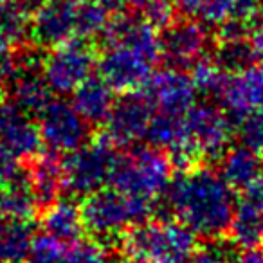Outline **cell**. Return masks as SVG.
<instances>
[{
  "instance_id": "24",
  "label": "cell",
  "mask_w": 263,
  "mask_h": 263,
  "mask_svg": "<svg viewBox=\"0 0 263 263\" xmlns=\"http://www.w3.org/2000/svg\"><path fill=\"white\" fill-rule=\"evenodd\" d=\"M215 60L226 72L233 74L254 67L258 58L251 42V33L240 36H220L215 49Z\"/></svg>"
},
{
  "instance_id": "10",
  "label": "cell",
  "mask_w": 263,
  "mask_h": 263,
  "mask_svg": "<svg viewBox=\"0 0 263 263\" xmlns=\"http://www.w3.org/2000/svg\"><path fill=\"white\" fill-rule=\"evenodd\" d=\"M42 143L51 154H70L88 141L90 123L83 119L72 103L52 99L38 119Z\"/></svg>"
},
{
  "instance_id": "42",
  "label": "cell",
  "mask_w": 263,
  "mask_h": 263,
  "mask_svg": "<svg viewBox=\"0 0 263 263\" xmlns=\"http://www.w3.org/2000/svg\"><path fill=\"white\" fill-rule=\"evenodd\" d=\"M4 98H6V87H4V81L0 80V105H2Z\"/></svg>"
},
{
  "instance_id": "22",
  "label": "cell",
  "mask_w": 263,
  "mask_h": 263,
  "mask_svg": "<svg viewBox=\"0 0 263 263\" xmlns=\"http://www.w3.org/2000/svg\"><path fill=\"white\" fill-rule=\"evenodd\" d=\"M38 208V200L31 190L27 173H20L0 187V218L31 220Z\"/></svg>"
},
{
  "instance_id": "15",
  "label": "cell",
  "mask_w": 263,
  "mask_h": 263,
  "mask_svg": "<svg viewBox=\"0 0 263 263\" xmlns=\"http://www.w3.org/2000/svg\"><path fill=\"white\" fill-rule=\"evenodd\" d=\"M218 99L234 123L249 114L263 110V69L251 67L227 76Z\"/></svg>"
},
{
  "instance_id": "20",
  "label": "cell",
  "mask_w": 263,
  "mask_h": 263,
  "mask_svg": "<svg viewBox=\"0 0 263 263\" xmlns=\"http://www.w3.org/2000/svg\"><path fill=\"white\" fill-rule=\"evenodd\" d=\"M27 179L38 200V205H44V208L58 200L62 191L65 190L62 161H58L56 154H51V152L47 155H36L33 159Z\"/></svg>"
},
{
  "instance_id": "26",
  "label": "cell",
  "mask_w": 263,
  "mask_h": 263,
  "mask_svg": "<svg viewBox=\"0 0 263 263\" xmlns=\"http://www.w3.org/2000/svg\"><path fill=\"white\" fill-rule=\"evenodd\" d=\"M184 137V116L155 112L146 134V141L150 146L166 150L168 154L175 152L180 146Z\"/></svg>"
},
{
  "instance_id": "33",
  "label": "cell",
  "mask_w": 263,
  "mask_h": 263,
  "mask_svg": "<svg viewBox=\"0 0 263 263\" xmlns=\"http://www.w3.org/2000/svg\"><path fill=\"white\" fill-rule=\"evenodd\" d=\"M70 263H114L106 252L103 241H83L72 245V261Z\"/></svg>"
},
{
  "instance_id": "6",
  "label": "cell",
  "mask_w": 263,
  "mask_h": 263,
  "mask_svg": "<svg viewBox=\"0 0 263 263\" xmlns=\"http://www.w3.org/2000/svg\"><path fill=\"white\" fill-rule=\"evenodd\" d=\"M172 159L161 148H136L119 157L110 184L128 197L157 204L172 184Z\"/></svg>"
},
{
  "instance_id": "32",
  "label": "cell",
  "mask_w": 263,
  "mask_h": 263,
  "mask_svg": "<svg viewBox=\"0 0 263 263\" xmlns=\"http://www.w3.org/2000/svg\"><path fill=\"white\" fill-rule=\"evenodd\" d=\"M175 11L172 0H150V4L143 9V18L155 29H166L175 22Z\"/></svg>"
},
{
  "instance_id": "34",
  "label": "cell",
  "mask_w": 263,
  "mask_h": 263,
  "mask_svg": "<svg viewBox=\"0 0 263 263\" xmlns=\"http://www.w3.org/2000/svg\"><path fill=\"white\" fill-rule=\"evenodd\" d=\"M20 175L18 161L9 155L4 148H0V187Z\"/></svg>"
},
{
  "instance_id": "4",
  "label": "cell",
  "mask_w": 263,
  "mask_h": 263,
  "mask_svg": "<svg viewBox=\"0 0 263 263\" xmlns=\"http://www.w3.org/2000/svg\"><path fill=\"white\" fill-rule=\"evenodd\" d=\"M233 137V119L215 105H195L184 116V137L170 154L173 166L190 168L198 159H220Z\"/></svg>"
},
{
  "instance_id": "23",
  "label": "cell",
  "mask_w": 263,
  "mask_h": 263,
  "mask_svg": "<svg viewBox=\"0 0 263 263\" xmlns=\"http://www.w3.org/2000/svg\"><path fill=\"white\" fill-rule=\"evenodd\" d=\"M229 234L233 243L240 249L258 247L263 243V211L247 197L236 204Z\"/></svg>"
},
{
  "instance_id": "1",
  "label": "cell",
  "mask_w": 263,
  "mask_h": 263,
  "mask_svg": "<svg viewBox=\"0 0 263 263\" xmlns=\"http://www.w3.org/2000/svg\"><path fill=\"white\" fill-rule=\"evenodd\" d=\"M164 198L168 211L205 240H218L229 233L238 204L234 187L211 168L186 170L175 175Z\"/></svg>"
},
{
  "instance_id": "14",
  "label": "cell",
  "mask_w": 263,
  "mask_h": 263,
  "mask_svg": "<svg viewBox=\"0 0 263 263\" xmlns=\"http://www.w3.org/2000/svg\"><path fill=\"white\" fill-rule=\"evenodd\" d=\"M29 33L40 47H58L76 36V2L49 0L31 18Z\"/></svg>"
},
{
  "instance_id": "43",
  "label": "cell",
  "mask_w": 263,
  "mask_h": 263,
  "mask_svg": "<svg viewBox=\"0 0 263 263\" xmlns=\"http://www.w3.org/2000/svg\"><path fill=\"white\" fill-rule=\"evenodd\" d=\"M56 2H80V0H56Z\"/></svg>"
},
{
  "instance_id": "29",
  "label": "cell",
  "mask_w": 263,
  "mask_h": 263,
  "mask_svg": "<svg viewBox=\"0 0 263 263\" xmlns=\"http://www.w3.org/2000/svg\"><path fill=\"white\" fill-rule=\"evenodd\" d=\"M72 245L63 243L49 234L34 236L33 247L27 256V263H70Z\"/></svg>"
},
{
  "instance_id": "25",
  "label": "cell",
  "mask_w": 263,
  "mask_h": 263,
  "mask_svg": "<svg viewBox=\"0 0 263 263\" xmlns=\"http://www.w3.org/2000/svg\"><path fill=\"white\" fill-rule=\"evenodd\" d=\"M44 4L42 0H0V31L13 42L26 36L33 13Z\"/></svg>"
},
{
  "instance_id": "3",
  "label": "cell",
  "mask_w": 263,
  "mask_h": 263,
  "mask_svg": "<svg viewBox=\"0 0 263 263\" xmlns=\"http://www.w3.org/2000/svg\"><path fill=\"white\" fill-rule=\"evenodd\" d=\"M197 238L177 218H150L123 234L121 249L137 263H187L198 249Z\"/></svg>"
},
{
  "instance_id": "2",
  "label": "cell",
  "mask_w": 263,
  "mask_h": 263,
  "mask_svg": "<svg viewBox=\"0 0 263 263\" xmlns=\"http://www.w3.org/2000/svg\"><path fill=\"white\" fill-rule=\"evenodd\" d=\"M101 40L98 69L114 90L134 92L144 87L162 60L161 34L144 18L116 15Z\"/></svg>"
},
{
  "instance_id": "16",
  "label": "cell",
  "mask_w": 263,
  "mask_h": 263,
  "mask_svg": "<svg viewBox=\"0 0 263 263\" xmlns=\"http://www.w3.org/2000/svg\"><path fill=\"white\" fill-rule=\"evenodd\" d=\"M4 87L9 103L29 116H40L52 101V90L42 70H26L16 74L6 81Z\"/></svg>"
},
{
  "instance_id": "36",
  "label": "cell",
  "mask_w": 263,
  "mask_h": 263,
  "mask_svg": "<svg viewBox=\"0 0 263 263\" xmlns=\"http://www.w3.org/2000/svg\"><path fill=\"white\" fill-rule=\"evenodd\" d=\"M229 263H263V249L259 247L240 249L236 254L229 256Z\"/></svg>"
},
{
  "instance_id": "37",
  "label": "cell",
  "mask_w": 263,
  "mask_h": 263,
  "mask_svg": "<svg viewBox=\"0 0 263 263\" xmlns=\"http://www.w3.org/2000/svg\"><path fill=\"white\" fill-rule=\"evenodd\" d=\"M251 42L254 45L256 58H258L259 67L263 69V22L258 20L256 24H252L251 27Z\"/></svg>"
},
{
  "instance_id": "7",
  "label": "cell",
  "mask_w": 263,
  "mask_h": 263,
  "mask_svg": "<svg viewBox=\"0 0 263 263\" xmlns=\"http://www.w3.org/2000/svg\"><path fill=\"white\" fill-rule=\"evenodd\" d=\"M121 155L108 139L85 143L67 154L62 161L63 186L72 197H83L103 190L112 182Z\"/></svg>"
},
{
  "instance_id": "40",
  "label": "cell",
  "mask_w": 263,
  "mask_h": 263,
  "mask_svg": "<svg viewBox=\"0 0 263 263\" xmlns=\"http://www.w3.org/2000/svg\"><path fill=\"white\" fill-rule=\"evenodd\" d=\"M98 2L105 9H108L112 15H116V13H121L124 8H126V2H124V0H98Z\"/></svg>"
},
{
  "instance_id": "12",
  "label": "cell",
  "mask_w": 263,
  "mask_h": 263,
  "mask_svg": "<svg viewBox=\"0 0 263 263\" xmlns=\"http://www.w3.org/2000/svg\"><path fill=\"white\" fill-rule=\"evenodd\" d=\"M144 94L150 98L155 112L186 116L197 105V88L191 80V74L182 69H170L154 72L148 83L144 85Z\"/></svg>"
},
{
  "instance_id": "35",
  "label": "cell",
  "mask_w": 263,
  "mask_h": 263,
  "mask_svg": "<svg viewBox=\"0 0 263 263\" xmlns=\"http://www.w3.org/2000/svg\"><path fill=\"white\" fill-rule=\"evenodd\" d=\"M187 263H229V256H226V252L220 247H202L197 249L191 259Z\"/></svg>"
},
{
  "instance_id": "39",
  "label": "cell",
  "mask_w": 263,
  "mask_h": 263,
  "mask_svg": "<svg viewBox=\"0 0 263 263\" xmlns=\"http://www.w3.org/2000/svg\"><path fill=\"white\" fill-rule=\"evenodd\" d=\"M245 197H247L249 200L254 202V204L263 211V175L259 177V179L256 180L251 187L245 190Z\"/></svg>"
},
{
  "instance_id": "21",
  "label": "cell",
  "mask_w": 263,
  "mask_h": 263,
  "mask_svg": "<svg viewBox=\"0 0 263 263\" xmlns=\"http://www.w3.org/2000/svg\"><path fill=\"white\" fill-rule=\"evenodd\" d=\"M34 233L29 220L0 218V263H24L33 247Z\"/></svg>"
},
{
  "instance_id": "17",
  "label": "cell",
  "mask_w": 263,
  "mask_h": 263,
  "mask_svg": "<svg viewBox=\"0 0 263 263\" xmlns=\"http://www.w3.org/2000/svg\"><path fill=\"white\" fill-rule=\"evenodd\" d=\"M218 172L234 190H247L263 175V159L259 152L243 144L227 148L220 157Z\"/></svg>"
},
{
  "instance_id": "13",
  "label": "cell",
  "mask_w": 263,
  "mask_h": 263,
  "mask_svg": "<svg viewBox=\"0 0 263 263\" xmlns=\"http://www.w3.org/2000/svg\"><path fill=\"white\" fill-rule=\"evenodd\" d=\"M40 128L33 116L18 110L11 103L0 105V148H4L16 161H33L40 155Z\"/></svg>"
},
{
  "instance_id": "31",
  "label": "cell",
  "mask_w": 263,
  "mask_h": 263,
  "mask_svg": "<svg viewBox=\"0 0 263 263\" xmlns=\"http://www.w3.org/2000/svg\"><path fill=\"white\" fill-rule=\"evenodd\" d=\"M238 139L240 144L249 146L252 150L263 152V110L252 112L238 121Z\"/></svg>"
},
{
  "instance_id": "18",
  "label": "cell",
  "mask_w": 263,
  "mask_h": 263,
  "mask_svg": "<svg viewBox=\"0 0 263 263\" xmlns=\"http://www.w3.org/2000/svg\"><path fill=\"white\" fill-rule=\"evenodd\" d=\"M42 229L45 234L63 243H78L85 231L81 208H78L76 202L72 200L58 198L45 208L44 216H42Z\"/></svg>"
},
{
  "instance_id": "5",
  "label": "cell",
  "mask_w": 263,
  "mask_h": 263,
  "mask_svg": "<svg viewBox=\"0 0 263 263\" xmlns=\"http://www.w3.org/2000/svg\"><path fill=\"white\" fill-rule=\"evenodd\" d=\"M154 202L128 197L116 187H103L88 195L81 205L85 231L98 241L123 236L130 227L150 220Z\"/></svg>"
},
{
  "instance_id": "44",
  "label": "cell",
  "mask_w": 263,
  "mask_h": 263,
  "mask_svg": "<svg viewBox=\"0 0 263 263\" xmlns=\"http://www.w3.org/2000/svg\"><path fill=\"white\" fill-rule=\"evenodd\" d=\"M259 2H261V8H263V0H259Z\"/></svg>"
},
{
  "instance_id": "30",
  "label": "cell",
  "mask_w": 263,
  "mask_h": 263,
  "mask_svg": "<svg viewBox=\"0 0 263 263\" xmlns=\"http://www.w3.org/2000/svg\"><path fill=\"white\" fill-rule=\"evenodd\" d=\"M238 0H204L197 18L209 27H222L234 18Z\"/></svg>"
},
{
  "instance_id": "28",
  "label": "cell",
  "mask_w": 263,
  "mask_h": 263,
  "mask_svg": "<svg viewBox=\"0 0 263 263\" xmlns=\"http://www.w3.org/2000/svg\"><path fill=\"white\" fill-rule=\"evenodd\" d=\"M191 80L198 94L208 98H218L227 80V72L216 63L215 58H205L191 69Z\"/></svg>"
},
{
  "instance_id": "41",
  "label": "cell",
  "mask_w": 263,
  "mask_h": 263,
  "mask_svg": "<svg viewBox=\"0 0 263 263\" xmlns=\"http://www.w3.org/2000/svg\"><path fill=\"white\" fill-rule=\"evenodd\" d=\"M13 44H15V42H13L11 38L8 36V34H4L2 31H0V60L13 51V49H11Z\"/></svg>"
},
{
  "instance_id": "11",
  "label": "cell",
  "mask_w": 263,
  "mask_h": 263,
  "mask_svg": "<svg viewBox=\"0 0 263 263\" xmlns=\"http://www.w3.org/2000/svg\"><path fill=\"white\" fill-rule=\"evenodd\" d=\"M162 60L175 69H193L202 60L209 58L213 38L209 26L200 20H179L161 33Z\"/></svg>"
},
{
  "instance_id": "19",
  "label": "cell",
  "mask_w": 263,
  "mask_h": 263,
  "mask_svg": "<svg viewBox=\"0 0 263 263\" xmlns=\"http://www.w3.org/2000/svg\"><path fill=\"white\" fill-rule=\"evenodd\" d=\"M70 96H72L70 103L74 105V108L90 124L105 123L114 103H116V99H114V88L101 76L99 78L90 76Z\"/></svg>"
},
{
  "instance_id": "9",
  "label": "cell",
  "mask_w": 263,
  "mask_h": 263,
  "mask_svg": "<svg viewBox=\"0 0 263 263\" xmlns=\"http://www.w3.org/2000/svg\"><path fill=\"white\" fill-rule=\"evenodd\" d=\"M155 116V106L143 92H124L105 119V139L116 148L134 146L146 139L148 128Z\"/></svg>"
},
{
  "instance_id": "27",
  "label": "cell",
  "mask_w": 263,
  "mask_h": 263,
  "mask_svg": "<svg viewBox=\"0 0 263 263\" xmlns=\"http://www.w3.org/2000/svg\"><path fill=\"white\" fill-rule=\"evenodd\" d=\"M112 16L98 0H80L76 2V36L80 40L103 36Z\"/></svg>"
},
{
  "instance_id": "8",
  "label": "cell",
  "mask_w": 263,
  "mask_h": 263,
  "mask_svg": "<svg viewBox=\"0 0 263 263\" xmlns=\"http://www.w3.org/2000/svg\"><path fill=\"white\" fill-rule=\"evenodd\" d=\"M96 67L98 60L87 40L74 38L52 47V51L44 58L42 74L52 94L65 96L72 94L83 81H87Z\"/></svg>"
},
{
  "instance_id": "38",
  "label": "cell",
  "mask_w": 263,
  "mask_h": 263,
  "mask_svg": "<svg viewBox=\"0 0 263 263\" xmlns=\"http://www.w3.org/2000/svg\"><path fill=\"white\" fill-rule=\"evenodd\" d=\"M172 2H173V6H175L177 11L182 13L184 16H187V18L195 16V18H197L204 0H172Z\"/></svg>"
}]
</instances>
